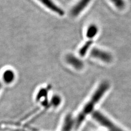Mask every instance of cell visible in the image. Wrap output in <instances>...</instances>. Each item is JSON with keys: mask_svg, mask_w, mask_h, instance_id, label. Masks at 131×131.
<instances>
[{"mask_svg": "<svg viewBox=\"0 0 131 131\" xmlns=\"http://www.w3.org/2000/svg\"><path fill=\"white\" fill-rule=\"evenodd\" d=\"M98 32V28L95 24H91L88 28L86 31V37L89 39L94 38Z\"/></svg>", "mask_w": 131, "mask_h": 131, "instance_id": "8", "label": "cell"}, {"mask_svg": "<svg viewBox=\"0 0 131 131\" xmlns=\"http://www.w3.org/2000/svg\"><path fill=\"white\" fill-rule=\"evenodd\" d=\"M15 78V74L13 70H5L3 74V79L6 84H12Z\"/></svg>", "mask_w": 131, "mask_h": 131, "instance_id": "7", "label": "cell"}, {"mask_svg": "<svg viewBox=\"0 0 131 131\" xmlns=\"http://www.w3.org/2000/svg\"><path fill=\"white\" fill-rule=\"evenodd\" d=\"M66 59L68 63L77 70H81L83 68L84 64L83 62L72 54H70L67 55L66 57Z\"/></svg>", "mask_w": 131, "mask_h": 131, "instance_id": "6", "label": "cell"}, {"mask_svg": "<svg viewBox=\"0 0 131 131\" xmlns=\"http://www.w3.org/2000/svg\"><path fill=\"white\" fill-rule=\"evenodd\" d=\"M52 104H54L55 106L58 105L61 102L60 99L59 97L56 96L54 97H53L52 100Z\"/></svg>", "mask_w": 131, "mask_h": 131, "instance_id": "13", "label": "cell"}, {"mask_svg": "<svg viewBox=\"0 0 131 131\" xmlns=\"http://www.w3.org/2000/svg\"><path fill=\"white\" fill-rule=\"evenodd\" d=\"M46 94V91L45 89L40 90V91L38 93V96H37V99H38V100H40L41 98H42L44 96H45Z\"/></svg>", "mask_w": 131, "mask_h": 131, "instance_id": "12", "label": "cell"}, {"mask_svg": "<svg viewBox=\"0 0 131 131\" xmlns=\"http://www.w3.org/2000/svg\"><path fill=\"white\" fill-rule=\"evenodd\" d=\"M109 88V85L107 82H104L99 86L92 95L91 98L84 105L82 110L78 115L75 121V128H78L81 126L87 115L93 110L94 106L103 97L104 94L107 91Z\"/></svg>", "mask_w": 131, "mask_h": 131, "instance_id": "1", "label": "cell"}, {"mask_svg": "<svg viewBox=\"0 0 131 131\" xmlns=\"http://www.w3.org/2000/svg\"><path fill=\"white\" fill-rule=\"evenodd\" d=\"M91 0H80L74 5L70 11V15L72 17H76L89 5Z\"/></svg>", "mask_w": 131, "mask_h": 131, "instance_id": "4", "label": "cell"}, {"mask_svg": "<svg viewBox=\"0 0 131 131\" xmlns=\"http://www.w3.org/2000/svg\"><path fill=\"white\" fill-rule=\"evenodd\" d=\"M115 6L119 9H123L125 6L124 0H110Z\"/></svg>", "mask_w": 131, "mask_h": 131, "instance_id": "11", "label": "cell"}, {"mask_svg": "<svg viewBox=\"0 0 131 131\" xmlns=\"http://www.w3.org/2000/svg\"><path fill=\"white\" fill-rule=\"evenodd\" d=\"M1 89V83H0V89Z\"/></svg>", "mask_w": 131, "mask_h": 131, "instance_id": "14", "label": "cell"}, {"mask_svg": "<svg viewBox=\"0 0 131 131\" xmlns=\"http://www.w3.org/2000/svg\"><path fill=\"white\" fill-rule=\"evenodd\" d=\"M73 124V121L72 117L70 115H68L65 119L62 128V131H70Z\"/></svg>", "mask_w": 131, "mask_h": 131, "instance_id": "9", "label": "cell"}, {"mask_svg": "<svg viewBox=\"0 0 131 131\" xmlns=\"http://www.w3.org/2000/svg\"><path fill=\"white\" fill-rule=\"evenodd\" d=\"M92 116L97 122H98L103 126L108 128L110 131H123L115 125L109 119L100 112L97 111L94 112L93 113Z\"/></svg>", "mask_w": 131, "mask_h": 131, "instance_id": "2", "label": "cell"}, {"mask_svg": "<svg viewBox=\"0 0 131 131\" xmlns=\"http://www.w3.org/2000/svg\"><path fill=\"white\" fill-rule=\"evenodd\" d=\"M43 5H44L46 7L51 10L54 13L58 14L60 16H63L65 12L53 3L52 0H38Z\"/></svg>", "mask_w": 131, "mask_h": 131, "instance_id": "5", "label": "cell"}, {"mask_svg": "<svg viewBox=\"0 0 131 131\" xmlns=\"http://www.w3.org/2000/svg\"><path fill=\"white\" fill-rule=\"evenodd\" d=\"M91 56L104 62L109 63L112 60V55L107 52L98 49H93L90 53Z\"/></svg>", "mask_w": 131, "mask_h": 131, "instance_id": "3", "label": "cell"}, {"mask_svg": "<svg viewBox=\"0 0 131 131\" xmlns=\"http://www.w3.org/2000/svg\"><path fill=\"white\" fill-rule=\"evenodd\" d=\"M92 40H89L87 42H85L84 45L80 49L79 52L80 55L82 57L84 56L89 50V48L92 45Z\"/></svg>", "mask_w": 131, "mask_h": 131, "instance_id": "10", "label": "cell"}]
</instances>
